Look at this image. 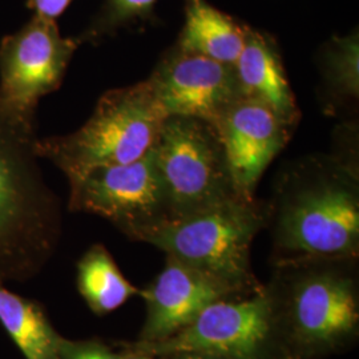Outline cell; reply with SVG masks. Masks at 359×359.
Listing matches in <instances>:
<instances>
[{"mask_svg":"<svg viewBox=\"0 0 359 359\" xmlns=\"http://www.w3.org/2000/svg\"><path fill=\"white\" fill-rule=\"evenodd\" d=\"M358 258L273 265L265 283L286 359H326L359 338Z\"/></svg>","mask_w":359,"mask_h":359,"instance_id":"cell-1","label":"cell"},{"mask_svg":"<svg viewBox=\"0 0 359 359\" xmlns=\"http://www.w3.org/2000/svg\"><path fill=\"white\" fill-rule=\"evenodd\" d=\"M36 118L0 102V280L26 283L51 261L62 208L40 169Z\"/></svg>","mask_w":359,"mask_h":359,"instance_id":"cell-2","label":"cell"},{"mask_svg":"<svg viewBox=\"0 0 359 359\" xmlns=\"http://www.w3.org/2000/svg\"><path fill=\"white\" fill-rule=\"evenodd\" d=\"M273 265L359 256L358 177L347 168L297 175L266 208Z\"/></svg>","mask_w":359,"mask_h":359,"instance_id":"cell-3","label":"cell"},{"mask_svg":"<svg viewBox=\"0 0 359 359\" xmlns=\"http://www.w3.org/2000/svg\"><path fill=\"white\" fill-rule=\"evenodd\" d=\"M266 228V208L255 200L234 198L188 217L167 219L142 243L200 271L233 297L264 290L252 268V244Z\"/></svg>","mask_w":359,"mask_h":359,"instance_id":"cell-4","label":"cell"},{"mask_svg":"<svg viewBox=\"0 0 359 359\" xmlns=\"http://www.w3.org/2000/svg\"><path fill=\"white\" fill-rule=\"evenodd\" d=\"M167 117L148 80L107 90L75 132L39 137V157L67 180L95 168L129 164L152 151Z\"/></svg>","mask_w":359,"mask_h":359,"instance_id":"cell-5","label":"cell"},{"mask_svg":"<svg viewBox=\"0 0 359 359\" xmlns=\"http://www.w3.org/2000/svg\"><path fill=\"white\" fill-rule=\"evenodd\" d=\"M167 197L169 219L188 217L241 198L215 126L168 116L152 148Z\"/></svg>","mask_w":359,"mask_h":359,"instance_id":"cell-6","label":"cell"},{"mask_svg":"<svg viewBox=\"0 0 359 359\" xmlns=\"http://www.w3.org/2000/svg\"><path fill=\"white\" fill-rule=\"evenodd\" d=\"M130 345L157 357L198 351L218 359H286L274 330L265 287L257 294L218 299L167 339L132 341Z\"/></svg>","mask_w":359,"mask_h":359,"instance_id":"cell-7","label":"cell"},{"mask_svg":"<svg viewBox=\"0 0 359 359\" xmlns=\"http://www.w3.org/2000/svg\"><path fill=\"white\" fill-rule=\"evenodd\" d=\"M69 182L71 212L109 221L133 241L169 219L167 197L152 151L121 165L95 168Z\"/></svg>","mask_w":359,"mask_h":359,"instance_id":"cell-8","label":"cell"},{"mask_svg":"<svg viewBox=\"0 0 359 359\" xmlns=\"http://www.w3.org/2000/svg\"><path fill=\"white\" fill-rule=\"evenodd\" d=\"M80 46L79 39L60 34L56 20L32 15L0 41V102L35 118L39 102L60 88Z\"/></svg>","mask_w":359,"mask_h":359,"instance_id":"cell-9","label":"cell"},{"mask_svg":"<svg viewBox=\"0 0 359 359\" xmlns=\"http://www.w3.org/2000/svg\"><path fill=\"white\" fill-rule=\"evenodd\" d=\"M147 80L167 116L193 117L212 126L243 96L234 65L176 46Z\"/></svg>","mask_w":359,"mask_h":359,"instance_id":"cell-10","label":"cell"},{"mask_svg":"<svg viewBox=\"0 0 359 359\" xmlns=\"http://www.w3.org/2000/svg\"><path fill=\"white\" fill-rule=\"evenodd\" d=\"M237 194L255 200L257 184L290 139V128L271 108L241 96L215 124Z\"/></svg>","mask_w":359,"mask_h":359,"instance_id":"cell-11","label":"cell"},{"mask_svg":"<svg viewBox=\"0 0 359 359\" xmlns=\"http://www.w3.org/2000/svg\"><path fill=\"white\" fill-rule=\"evenodd\" d=\"M147 316L136 341L158 342L191 325L210 304L233 297L200 271L167 256L165 266L140 290Z\"/></svg>","mask_w":359,"mask_h":359,"instance_id":"cell-12","label":"cell"},{"mask_svg":"<svg viewBox=\"0 0 359 359\" xmlns=\"http://www.w3.org/2000/svg\"><path fill=\"white\" fill-rule=\"evenodd\" d=\"M234 69L243 96L268 105L292 127L298 123L299 109L273 39L246 26L244 48Z\"/></svg>","mask_w":359,"mask_h":359,"instance_id":"cell-13","label":"cell"},{"mask_svg":"<svg viewBox=\"0 0 359 359\" xmlns=\"http://www.w3.org/2000/svg\"><path fill=\"white\" fill-rule=\"evenodd\" d=\"M184 13L176 47L234 65L244 48L246 26L208 0H184Z\"/></svg>","mask_w":359,"mask_h":359,"instance_id":"cell-14","label":"cell"},{"mask_svg":"<svg viewBox=\"0 0 359 359\" xmlns=\"http://www.w3.org/2000/svg\"><path fill=\"white\" fill-rule=\"evenodd\" d=\"M0 325L26 359H59L65 337L56 332L44 308L16 294L0 280Z\"/></svg>","mask_w":359,"mask_h":359,"instance_id":"cell-15","label":"cell"},{"mask_svg":"<svg viewBox=\"0 0 359 359\" xmlns=\"http://www.w3.org/2000/svg\"><path fill=\"white\" fill-rule=\"evenodd\" d=\"M76 286L90 311L99 317L121 308L142 290L126 278L102 244L92 245L77 261Z\"/></svg>","mask_w":359,"mask_h":359,"instance_id":"cell-16","label":"cell"},{"mask_svg":"<svg viewBox=\"0 0 359 359\" xmlns=\"http://www.w3.org/2000/svg\"><path fill=\"white\" fill-rule=\"evenodd\" d=\"M325 77L330 88L344 99H357L359 93V39L353 31L334 36L325 48Z\"/></svg>","mask_w":359,"mask_h":359,"instance_id":"cell-17","label":"cell"},{"mask_svg":"<svg viewBox=\"0 0 359 359\" xmlns=\"http://www.w3.org/2000/svg\"><path fill=\"white\" fill-rule=\"evenodd\" d=\"M158 0H104L102 8L92 19L90 26L77 36L83 43H99L115 35L121 28L136 25L154 15Z\"/></svg>","mask_w":359,"mask_h":359,"instance_id":"cell-18","label":"cell"},{"mask_svg":"<svg viewBox=\"0 0 359 359\" xmlns=\"http://www.w3.org/2000/svg\"><path fill=\"white\" fill-rule=\"evenodd\" d=\"M59 359H121V357L117 346H109L102 339L72 341L63 338Z\"/></svg>","mask_w":359,"mask_h":359,"instance_id":"cell-19","label":"cell"},{"mask_svg":"<svg viewBox=\"0 0 359 359\" xmlns=\"http://www.w3.org/2000/svg\"><path fill=\"white\" fill-rule=\"evenodd\" d=\"M74 0H27V7L32 15L57 20Z\"/></svg>","mask_w":359,"mask_h":359,"instance_id":"cell-20","label":"cell"},{"mask_svg":"<svg viewBox=\"0 0 359 359\" xmlns=\"http://www.w3.org/2000/svg\"><path fill=\"white\" fill-rule=\"evenodd\" d=\"M116 346L120 351L121 359H161L157 355L145 353V351H142V350L132 346L130 342H120Z\"/></svg>","mask_w":359,"mask_h":359,"instance_id":"cell-21","label":"cell"},{"mask_svg":"<svg viewBox=\"0 0 359 359\" xmlns=\"http://www.w3.org/2000/svg\"><path fill=\"white\" fill-rule=\"evenodd\" d=\"M161 359H218L213 355H209L205 353H198V351H177L160 357Z\"/></svg>","mask_w":359,"mask_h":359,"instance_id":"cell-22","label":"cell"}]
</instances>
